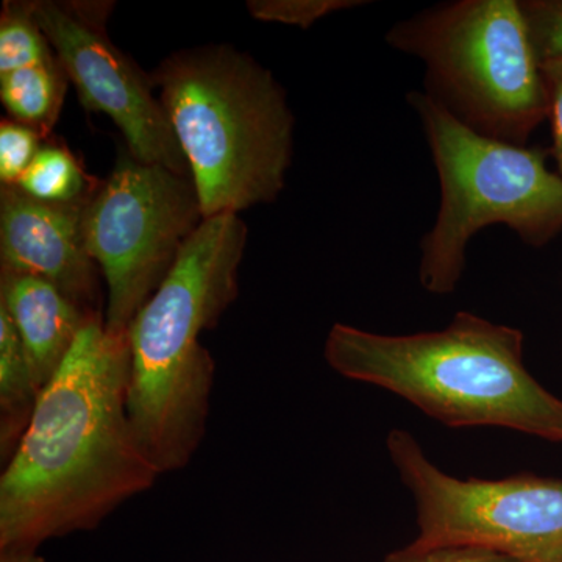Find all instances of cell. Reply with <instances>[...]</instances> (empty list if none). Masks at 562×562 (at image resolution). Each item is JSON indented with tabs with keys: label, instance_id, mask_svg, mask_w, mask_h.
I'll return each mask as SVG.
<instances>
[{
	"label": "cell",
	"instance_id": "obj_8",
	"mask_svg": "<svg viewBox=\"0 0 562 562\" xmlns=\"http://www.w3.org/2000/svg\"><path fill=\"white\" fill-rule=\"evenodd\" d=\"M386 443L416 502L414 546H475L520 562H562V480L454 479L428 460L412 432L392 430Z\"/></svg>",
	"mask_w": 562,
	"mask_h": 562
},
{
	"label": "cell",
	"instance_id": "obj_3",
	"mask_svg": "<svg viewBox=\"0 0 562 562\" xmlns=\"http://www.w3.org/2000/svg\"><path fill=\"white\" fill-rule=\"evenodd\" d=\"M325 360L447 427H501L562 442V401L525 368L522 331L476 314L460 312L441 331L405 336L335 324Z\"/></svg>",
	"mask_w": 562,
	"mask_h": 562
},
{
	"label": "cell",
	"instance_id": "obj_20",
	"mask_svg": "<svg viewBox=\"0 0 562 562\" xmlns=\"http://www.w3.org/2000/svg\"><path fill=\"white\" fill-rule=\"evenodd\" d=\"M543 81H546L549 116L552 124V154L558 173L562 177V61L541 63Z\"/></svg>",
	"mask_w": 562,
	"mask_h": 562
},
{
	"label": "cell",
	"instance_id": "obj_21",
	"mask_svg": "<svg viewBox=\"0 0 562 562\" xmlns=\"http://www.w3.org/2000/svg\"><path fill=\"white\" fill-rule=\"evenodd\" d=\"M0 562H44L36 549L29 547H7L0 549Z\"/></svg>",
	"mask_w": 562,
	"mask_h": 562
},
{
	"label": "cell",
	"instance_id": "obj_5",
	"mask_svg": "<svg viewBox=\"0 0 562 562\" xmlns=\"http://www.w3.org/2000/svg\"><path fill=\"white\" fill-rule=\"evenodd\" d=\"M441 183L438 220L422 241L419 279L436 295L452 294L476 232L502 224L542 247L562 231V177L541 149L472 131L428 92H412Z\"/></svg>",
	"mask_w": 562,
	"mask_h": 562
},
{
	"label": "cell",
	"instance_id": "obj_15",
	"mask_svg": "<svg viewBox=\"0 0 562 562\" xmlns=\"http://www.w3.org/2000/svg\"><path fill=\"white\" fill-rule=\"evenodd\" d=\"M55 60L35 16V2H5L0 18V74Z\"/></svg>",
	"mask_w": 562,
	"mask_h": 562
},
{
	"label": "cell",
	"instance_id": "obj_10",
	"mask_svg": "<svg viewBox=\"0 0 562 562\" xmlns=\"http://www.w3.org/2000/svg\"><path fill=\"white\" fill-rule=\"evenodd\" d=\"M81 209L40 202L2 184L0 261L2 271L40 277L87 312L103 314L102 272L85 247Z\"/></svg>",
	"mask_w": 562,
	"mask_h": 562
},
{
	"label": "cell",
	"instance_id": "obj_14",
	"mask_svg": "<svg viewBox=\"0 0 562 562\" xmlns=\"http://www.w3.org/2000/svg\"><path fill=\"white\" fill-rule=\"evenodd\" d=\"M14 187L36 201L54 205H85L90 199L85 195L90 181L79 162L57 144L41 147Z\"/></svg>",
	"mask_w": 562,
	"mask_h": 562
},
{
	"label": "cell",
	"instance_id": "obj_16",
	"mask_svg": "<svg viewBox=\"0 0 562 562\" xmlns=\"http://www.w3.org/2000/svg\"><path fill=\"white\" fill-rule=\"evenodd\" d=\"M360 0H250L251 16L258 21L280 22L308 29L314 22L335 11L362 5Z\"/></svg>",
	"mask_w": 562,
	"mask_h": 562
},
{
	"label": "cell",
	"instance_id": "obj_17",
	"mask_svg": "<svg viewBox=\"0 0 562 562\" xmlns=\"http://www.w3.org/2000/svg\"><path fill=\"white\" fill-rule=\"evenodd\" d=\"M520 7L539 65L562 61V0H524Z\"/></svg>",
	"mask_w": 562,
	"mask_h": 562
},
{
	"label": "cell",
	"instance_id": "obj_11",
	"mask_svg": "<svg viewBox=\"0 0 562 562\" xmlns=\"http://www.w3.org/2000/svg\"><path fill=\"white\" fill-rule=\"evenodd\" d=\"M0 308L9 314L40 391L49 384L94 317L40 277L0 271Z\"/></svg>",
	"mask_w": 562,
	"mask_h": 562
},
{
	"label": "cell",
	"instance_id": "obj_6",
	"mask_svg": "<svg viewBox=\"0 0 562 562\" xmlns=\"http://www.w3.org/2000/svg\"><path fill=\"white\" fill-rule=\"evenodd\" d=\"M420 58L428 94L472 131L525 146L549 116L546 81L517 0H460L398 22L386 36Z\"/></svg>",
	"mask_w": 562,
	"mask_h": 562
},
{
	"label": "cell",
	"instance_id": "obj_4",
	"mask_svg": "<svg viewBox=\"0 0 562 562\" xmlns=\"http://www.w3.org/2000/svg\"><path fill=\"white\" fill-rule=\"evenodd\" d=\"M150 79L190 166L203 220L279 198L294 116L271 70L214 44L172 54Z\"/></svg>",
	"mask_w": 562,
	"mask_h": 562
},
{
	"label": "cell",
	"instance_id": "obj_12",
	"mask_svg": "<svg viewBox=\"0 0 562 562\" xmlns=\"http://www.w3.org/2000/svg\"><path fill=\"white\" fill-rule=\"evenodd\" d=\"M40 394L20 335L9 314L0 308V457L3 462L20 446Z\"/></svg>",
	"mask_w": 562,
	"mask_h": 562
},
{
	"label": "cell",
	"instance_id": "obj_2",
	"mask_svg": "<svg viewBox=\"0 0 562 562\" xmlns=\"http://www.w3.org/2000/svg\"><path fill=\"white\" fill-rule=\"evenodd\" d=\"M246 243L239 214L203 220L128 327V419L160 475L187 468L205 436L214 361L201 335L238 297Z\"/></svg>",
	"mask_w": 562,
	"mask_h": 562
},
{
	"label": "cell",
	"instance_id": "obj_9",
	"mask_svg": "<svg viewBox=\"0 0 562 562\" xmlns=\"http://www.w3.org/2000/svg\"><path fill=\"white\" fill-rule=\"evenodd\" d=\"M110 9L105 2L41 0L35 16L85 109L106 114L136 160L191 179L150 74L117 49L106 33Z\"/></svg>",
	"mask_w": 562,
	"mask_h": 562
},
{
	"label": "cell",
	"instance_id": "obj_19",
	"mask_svg": "<svg viewBox=\"0 0 562 562\" xmlns=\"http://www.w3.org/2000/svg\"><path fill=\"white\" fill-rule=\"evenodd\" d=\"M384 562H520L494 550L475 546L417 547L409 543L387 554Z\"/></svg>",
	"mask_w": 562,
	"mask_h": 562
},
{
	"label": "cell",
	"instance_id": "obj_18",
	"mask_svg": "<svg viewBox=\"0 0 562 562\" xmlns=\"http://www.w3.org/2000/svg\"><path fill=\"white\" fill-rule=\"evenodd\" d=\"M41 135L18 121L0 124V183L14 187L41 149Z\"/></svg>",
	"mask_w": 562,
	"mask_h": 562
},
{
	"label": "cell",
	"instance_id": "obj_7",
	"mask_svg": "<svg viewBox=\"0 0 562 562\" xmlns=\"http://www.w3.org/2000/svg\"><path fill=\"white\" fill-rule=\"evenodd\" d=\"M202 222L190 177L121 151L109 179L81 209L80 220L85 247L106 283V330L128 331Z\"/></svg>",
	"mask_w": 562,
	"mask_h": 562
},
{
	"label": "cell",
	"instance_id": "obj_13",
	"mask_svg": "<svg viewBox=\"0 0 562 562\" xmlns=\"http://www.w3.org/2000/svg\"><path fill=\"white\" fill-rule=\"evenodd\" d=\"M65 70L57 58L0 74V99L10 116L41 136L54 127L66 92Z\"/></svg>",
	"mask_w": 562,
	"mask_h": 562
},
{
	"label": "cell",
	"instance_id": "obj_1",
	"mask_svg": "<svg viewBox=\"0 0 562 562\" xmlns=\"http://www.w3.org/2000/svg\"><path fill=\"white\" fill-rule=\"evenodd\" d=\"M131 361L103 314L81 330L0 476V549L94 530L157 482L128 419Z\"/></svg>",
	"mask_w": 562,
	"mask_h": 562
}]
</instances>
